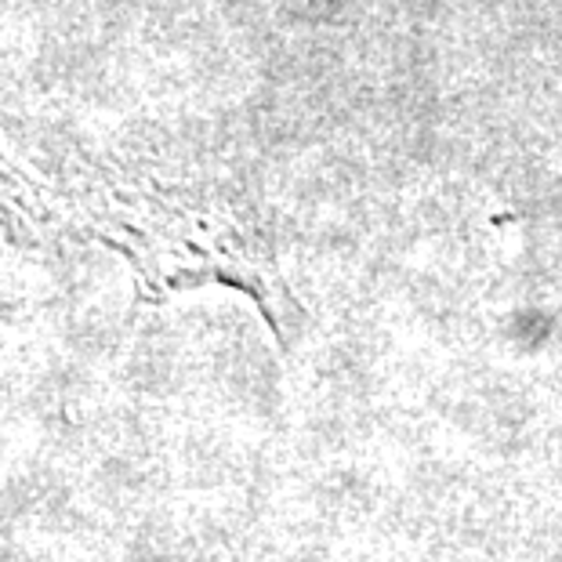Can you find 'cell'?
I'll return each mask as SVG.
<instances>
[{"instance_id": "cell-1", "label": "cell", "mask_w": 562, "mask_h": 562, "mask_svg": "<svg viewBox=\"0 0 562 562\" xmlns=\"http://www.w3.org/2000/svg\"><path fill=\"white\" fill-rule=\"evenodd\" d=\"M102 222L110 240L127 250L149 291L222 280L247 291L269 313L283 338L277 297L283 294L269 236L247 218L240 200H222L214 189L167 182L110 186Z\"/></svg>"}]
</instances>
